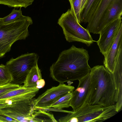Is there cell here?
Masks as SVG:
<instances>
[{"mask_svg": "<svg viewBox=\"0 0 122 122\" xmlns=\"http://www.w3.org/2000/svg\"><path fill=\"white\" fill-rule=\"evenodd\" d=\"M89 58L86 49L73 45L60 54L57 60L50 67V76L60 83L79 80L90 73Z\"/></svg>", "mask_w": 122, "mask_h": 122, "instance_id": "cell-1", "label": "cell"}, {"mask_svg": "<svg viewBox=\"0 0 122 122\" xmlns=\"http://www.w3.org/2000/svg\"><path fill=\"white\" fill-rule=\"evenodd\" d=\"M90 91L85 102L107 107L115 105V88L112 73L103 65L91 69Z\"/></svg>", "mask_w": 122, "mask_h": 122, "instance_id": "cell-2", "label": "cell"}, {"mask_svg": "<svg viewBox=\"0 0 122 122\" xmlns=\"http://www.w3.org/2000/svg\"><path fill=\"white\" fill-rule=\"evenodd\" d=\"M32 23L31 18L25 16L10 23H0V59L10 51L15 42L25 40L28 37V27Z\"/></svg>", "mask_w": 122, "mask_h": 122, "instance_id": "cell-3", "label": "cell"}, {"mask_svg": "<svg viewBox=\"0 0 122 122\" xmlns=\"http://www.w3.org/2000/svg\"><path fill=\"white\" fill-rule=\"evenodd\" d=\"M117 112L115 105L105 107L100 105H91L85 102L75 111L60 117L58 122H102L113 117Z\"/></svg>", "mask_w": 122, "mask_h": 122, "instance_id": "cell-4", "label": "cell"}, {"mask_svg": "<svg viewBox=\"0 0 122 122\" xmlns=\"http://www.w3.org/2000/svg\"><path fill=\"white\" fill-rule=\"evenodd\" d=\"M57 23L62 28L66 41L69 42L77 41L89 46L94 41L89 31L80 25L70 9L63 13Z\"/></svg>", "mask_w": 122, "mask_h": 122, "instance_id": "cell-5", "label": "cell"}, {"mask_svg": "<svg viewBox=\"0 0 122 122\" xmlns=\"http://www.w3.org/2000/svg\"><path fill=\"white\" fill-rule=\"evenodd\" d=\"M39 56L35 53L25 54L11 58L5 65L13 78V82L20 85L24 82L31 69L38 65Z\"/></svg>", "mask_w": 122, "mask_h": 122, "instance_id": "cell-6", "label": "cell"}, {"mask_svg": "<svg viewBox=\"0 0 122 122\" xmlns=\"http://www.w3.org/2000/svg\"><path fill=\"white\" fill-rule=\"evenodd\" d=\"M75 87L73 86L60 83L57 86L47 89L37 98L32 99L35 108H45L49 107L59 99L68 93L72 92Z\"/></svg>", "mask_w": 122, "mask_h": 122, "instance_id": "cell-7", "label": "cell"}, {"mask_svg": "<svg viewBox=\"0 0 122 122\" xmlns=\"http://www.w3.org/2000/svg\"><path fill=\"white\" fill-rule=\"evenodd\" d=\"M32 99L12 103L10 106L0 109V113L18 122H30L32 115L36 111L32 104Z\"/></svg>", "mask_w": 122, "mask_h": 122, "instance_id": "cell-8", "label": "cell"}, {"mask_svg": "<svg viewBox=\"0 0 122 122\" xmlns=\"http://www.w3.org/2000/svg\"><path fill=\"white\" fill-rule=\"evenodd\" d=\"M121 17L111 22L101 30L97 41L100 51L104 56L110 48L116 37L121 25Z\"/></svg>", "mask_w": 122, "mask_h": 122, "instance_id": "cell-9", "label": "cell"}, {"mask_svg": "<svg viewBox=\"0 0 122 122\" xmlns=\"http://www.w3.org/2000/svg\"><path fill=\"white\" fill-rule=\"evenodd\" d=\"M77 88L72 92L70 106L75 111L86 102L89 94L90 89L89 73L79 80Z\"/></svg>", "mask_w": 122, "mask_h": 122, "instance_id": "cell-10", "label": "cell"}, {"mask_svg": "<svg viewBox=\"0 0 122 122\" xmlns=\"http://www.w3.org/2000/svg\"><path fill=\"white\" fill-rule=\"evenodd\" d=\"M122 14V0H114L101 19L95 34H99L107 25L121 17Z\"/></svg>", "mask_w": 122, "mask_h": 122, "instance_id": "cell-11", "label": "cell"}, {"mask_svg": "<svg viewBox=\"0 0 122 122\" xmlns=\"http://www.w3.org/2000/svg\"><path fill=\"white\" fill-rule=\"evenodd\" d=\"M122 58L120 55H117L115 60L113 71L112 73L115 88V109L117 112L122 106Z\"/></svg>", "mask_w": 122, "mask_h": 122, "instance_id": "cell-12", "label": "cell"}, {"mask_svg": "<svg viewBox=\"0 0 122 122\" xmlns=\"http://www.w3.org/2000/svg\"><path fill=\"white\" fill-rule=\"evenodd\" d=\"M122 45V25L120 27L116 37L112 45L104 55L103 63L105 67L110 72L113 73L116 57L119 48Z\"/></svg>", "mask_w": 122, "mask_h": 122, "instance_id": "cell-13", "label": "cell"}, {"mask_svg": "<svg viewBox=\"0 0 122 122\" xmlns=\"http://www.w3.org/2000/svg\"><path fill=\"white\" fill-rule=\"evenodd\" d=\"M114 0H102L91 17L86 28L90 33L95 34L99 23L104 13Z\"/></svg>", "mask_w": 122, "mask_h": 122, "instance_id": "cell-14", "label": "cell"}, {"mask_svg": "<svg viewBox=\"0 0 122 122\" xmlns=\"http://www.w3.org/2000/svg\"><path fill=\"white\" fill-rule=\"evenodd\" d=\"M102 0H89L80 13L81 22L88 23L91 17L100 4Z\"/></svg>", "mask_w": 122, "mask_h": 122, "instance_id": "cell-15", "label": "cell"}, {"mask_svg": "<svg viewBox=\"0 0 122 122\" xmlns=\"http://www.w3.org/2000/svg\"><path fill=\"white\" fill-rule=\"evenodd\" d=\"M42 79L41 71L37 65L31 69L25 78L23 86L29 88L36 87L37 81Z\"/></svg>", "mask_w": 122, "mask_h": 122, "instance_id": "cell-16", "label": "cell"}, {"mask_svg": "<svg viewBox=\"0 0 122 122\" xmlns=\"http://www.w3.org/2000/svg\"><path fill=\"white\" fill-rule=\"evenodd\" d=\"M37 89L36 87L29 88L20 86L0 96V102H3L7 99L34 91Z\"/></svg>", "mask_w": 122, "mask_h": 122, "instance_id": "cell-17", "label": "cell"}, {"mask_svg": "<svg viewBox=\"0 0 122 122\" xmlns=\"http://www.w3.org/2000/svg\"><path fill=\"white\" fill-rule=\"evenodd\" d=\"M36 110L32 114L30 122H58L53 114L41 110Z\"/></svg>", "mask_w": 122, "mask_h": 122, "instance_id": "cell-18", "label": "cell"}, {"mask_svg": "<svg viewBox=\"0 0 122 122\" xmlns=\"http://www.w3.org/2000/svg\"><path fill=\"white\" fill-rule=\"evenodd\" d=\"M39 91V89L37 88L34 91L7 99L2 103L11 104L12 103L19 101L30 100L36 96Z\"/></svg>", "mask_w": 122, "mask_h": 122, "instance_id": "cell-19", "label": "cell"}, {"mask_svg": "<svg viewBox=\"0 0 122 122\" xmlns=\"http://www.w3.org/2000/svg\"><path fill=\"white\" fill-rule=\"evenodd\" d=\"M34 0H0V4L10 7L25 8L32 4Z\"/></svg>", "mask_w": 122, "mask_h": 122, "instance_id": "cell-20", "label": "cell"}, {"mask_svg": "<svg viewBox=\"0 0 122 122\" xmlns=\"http://www.w3.org/2000/svg\"><path fill=\"white\" fill-rule=\"evenodd\" d=\"M13 78L6 65H0V86L11 83Z\"/></svg>", "mask_w": 122, "mask_h": 122, "instance_id": "cell-21", "label": "cell"}, {"mask_svg": "<svg viewBox=\"0 0 122 122\" xmlns=\"http://www.w3.org/2000/svg\"><path fill=\"white\" fill-rule=\"evenodd\" d=\"M72 96V92L68 93L60 98L51 105L49 108L62 109L69 107H70V102Z\"/></svg>", "mask_w": 122, "mask_h": 122, "instance_id": "cell-22", "label": "cell"}, {"mask_svg": "<svg viewBox=\"0 0 122 122\" xmlns=\"http://www.w3.org/2000/svg\"><path fill=\"white\" fill-rule=\"evenodd\" d=\"M23 16L22 15L21 8L19 10H16L14 8L9 14L3 18H1L0 23L4 24L10 23L20 19Z\"/></svg>", "mask_w": 122, "mask_h": 122, "instance_id": "cell-23", "label": "cell"}, {"mask_svg": "<svg viewBox=\"0 0 122 122\" xmlns=\"http://www.w3.org/2000/svg\"><path fill=\"white\" fill-rule=\"evenodd\" d=\"M70 3L71 9L77 21L81 23L80 10L82 0H68Z\"/></svg>", "mask_w": 122, "mask_h": 122, "instance_id": "cell-24", "label": "cell"}, {"mask_svg": "<svg viewBox=\"0 0 122 122\" xmlns=\"http://www.w3.org/2000/svg\"><path fill=\"white\" fill-rule=\"evenodd\" d=\"M20 85L16 84H9L0 86V96L13 89L20 86Z\"/></svg>", "mask_w": 122, "mask_h": 122, "instance_id": "cell-25", "label": "cell"}, {"mask_svg": "<svg viewBox=\"0 0 122 122\" xmlns=\"http://www.w3.org/2000/svg\"><path fill=\"white\" fill-rule=\"evenodd\" d=\"M18 122L15 119L0 113V122Z\"/></svg>", "mask_w": 122, "mask_h": 122, "instance_id": "cell-26", "label": "cell"}, {"mask_svg": "<svg viewBox=\"0 0 122 122\" xmlns=\"http://www.w3.org/2000/svg\"><path fill=\"white\" fill-rule=\"evenodd\" d=\"M45 84V80L42 79L38 80L36 83V88L40 89L44 87Z\"/></svg>", "mask_w": 122, "mask_h": 122, "instance_id": "cell-27", "label": "cell"}, {"mask_svg": "<svg viewBox=\"0 0 122 122\" xmlns=\"http://www.w3.org/2000/svg\"><path fill=\"white\" fill-rule=\"evenodd\" d=\"M89 0H82L80 12H81L86 5ZM80 12V13H81Z\"/></svg>", "mask_w": 122, "mask_h": 122, "instance_id": "cell-28", "label": "cell"}, {"mask_svg": "<svg viewBox=\"0 0 122 122\" xmlns=\"http://www.w3.org/2000/svg\"><path fill=\"white\" fill-rule=\"evenodd\" d=\"M11 104H8L0 102V109L5 107L10 106Z\"/></svg>", "mask_w": 122, "mask_h": 122, "instance_id": "cell-29", "label": "cell"}, {"mask_svg": "<svg viewBox=\"0 0 122 122\" xmlns=\"http://www.w3.org/2000/svg\"><path fill=\"white\" fill-rule=\"evenodd\" d=\"M1 18H0V23H1Z\"/></svg>", "mask_w": 122, "mask_h": 122, "instance_id": "cell-30", "label": "cell"}]
</instances>
